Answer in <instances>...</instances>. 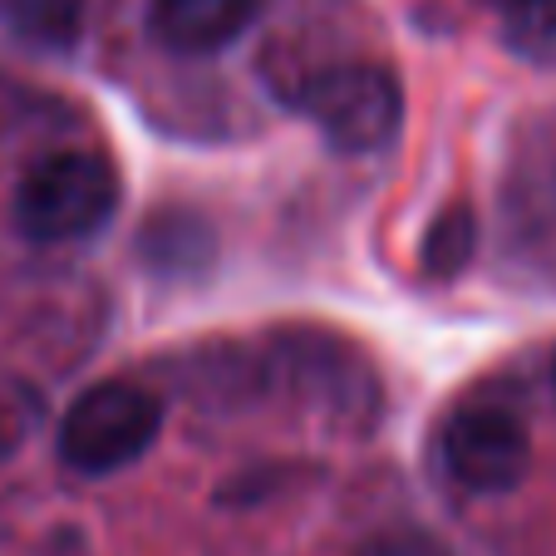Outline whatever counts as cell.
<instances>
[{"instance_id":"9c48e42d","label":"cell","mask_w":556,"mask_h":556,"mask_svg":"<svg viewBox=\"0 0 556 556\" xmlns=\"http://www.w3.org/2000/svg\"><path fill=\"white\" fill-rule=\"evenodd\" d=\"M507 45L532 64H556V0H522L507 11Z\"/></svg>"},{"instance_id":"ba28073f","label":"cell","mask_w":556,"mask_h":556,"mask_svg":"<svg viewBox=\"0 0 556 556\" xmlns=\"http://www.w3.org/2000/svg\"><path fill=\"white\" fill-rule=\"evenodd\" d=\"M478 252V217L468 207H448L429 231V247H424V266H429L439 281L458 276L463 266Z\"/></svg>"},{"instance_id":"5b68a950","label":"cell","mask_w":556,"mask_h":556,"mask_svg":"<svg viewBox=\"0 0 556 556\" xmlns=\"http://www.w3.org/2000/svg\"><path fill=\"white\" fill-rule=\"evenodd\" d=\"M443 468L458 488L468 493H513L527 478V463H532V439H527L522 419H513L497 404H468L443 424Z\"/></svg>"},{"instance_id":"277c9868","label":"cell","mask_w":556,"mask_h":556,"mask_svg":"<svg viewBox=\"0 0 556 556\" xmlns=\"http://www.w3.org/2000/svg\"><path fill=\"white\" fill-rule=\"evenodd\" d=\"M305 114L340 153H379L404 118V89L384 64H330L305 85Z\"/></svg>"},{"instance_id":"8fae6325","label":"cell","mask_w":556,"mask_h":556,"mask_svg":"<svg viewBox=\"0 0 556 556\" xmlns=\"http://www.w3.org/2000/svg\"><path fill=\"white\" fill-rule=\"evenodd\" d=\"M11 448H15V433H11V429H5V424H0V463L11 458Z\"/></svg>"},{"instance_id":"7c38bea8","label":"cell","mask_w":556,"mask_h":556,"mask_svg":"<svg viewBox=\"0 0 556 556\" xmlns=\"http://www.w3.org/2000/svg\"><path fill=\"white\" fill-rule=\"evenodd\" d=\"M488 5H503V11H517V5H522V0H488Z\"/></svg>"},{"instance_id":"3957f363","label":"cell","mask_w":556,"mask_h":556,"mask_svg":"<svg viewBox=\"0 0 556 556\" xmlns=\"http://www.w3.org/2000/svg\"><path fill=\"white\" fill-rule=\"evenodd\" d=\"M271 384L315 419H336L345 429H369L379 414V384L359 350H345L326 336H281L271 350Z\"/></svg>"},{"instance_id":"6da1fadb","label":"cell","mask_w":556,"mask_h":556,"mask_svg":"<svg viewBox=\"0 0 556 556\" xmlns=\"http://www.w3.org/2000/svg\"><path fill=\"white\" fill-rule=\"evenodd\" d=\"M157 429H163V400L153 389L104 379L70 404L60 424V458L85 478H109L143 458L157 443Z\"/></svg>"},{"instance_id":"52a82bcc","label":"cell","mask_w":556,"mask_h":556,"mask_svg":"<svg viewBox=\"0 0 556 556\" xmlns=\"http://www.w3.org/2000/svg\"><path fill=\"white\" fill-rule=\"evenodd\" d=\"M0 30L30 50H70L85 30V0H0Z\"/></svg>"},{"instance_id":"8992f818","label":"cell","mask_w":556,"mask_h":556,"mask_svg":"<svg viewBox=\"0 0 556 556\" xmlns=\"http://www.w3.org/2000/svg\"><path fill=\"white\" fill-rule=\"evenodd\" d=\"M256 21V0H153V40L173 54H217Z\"/></svg>"},{"instance_id":"30bf717a","label":"cell","mask_w":556,"mask_h":556,"mask_svg":"<svg viewBox=\"0 0 556 556\" xmlns=\"http://www.w3.org/2000/svg\"><path fill=\"white\" fill-rule=\"evenodd\" d=\"M355 556H448V552L424 532H384V536H375V542L359 546Z\"/></svg>"},{"instance_id":"7a4b0ae2","label":"cell","mask_w":556,"mask_h":556,"mask_svg":"<svg viewBox=\"0 0 556 556\" xmlns=\"http://www.w3.org/2000/svg\"><path fill=\"white\" fill-rule=\"evenodd\" d=\"M118 207V178L94 153H54L15 188V227L30 242H79L94 237Z\"/></svg>"}]
</instances>
